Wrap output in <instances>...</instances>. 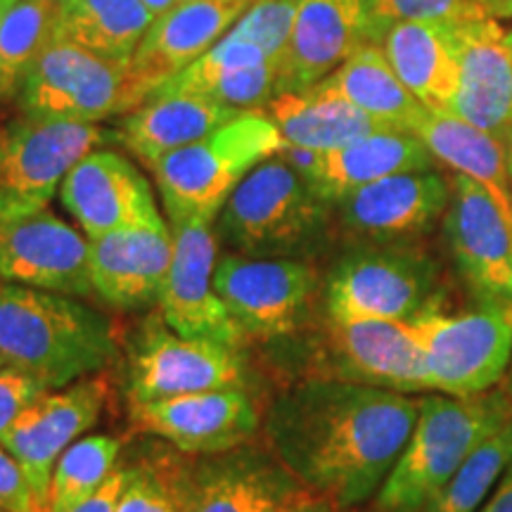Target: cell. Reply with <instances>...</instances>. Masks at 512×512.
I'll list each match as a JSON object with an SVG mask.
<instances>
[{
	"label": "cell",
	"instance_id": "1",
	"mask_svg": "<svg viewBox=\"0 0 512 512\" xmlns=\"http://www.w3.org/2000/svg\"><path fill=\"white\" fill-rule=\"evenodd\" d=\"M420 413L413 394L342 380H304L266 413L275 458L309 494L354 508L380 491Z\"/></svg>",
	"mask_w": 512,
	"mask_h": 512
},
{
	"label": "cell",
	"instance_id": "2",
	"mask_svg": "<svg viewBox=\"0 0 512 512\" xmlns=\"http://www.w3.org/2000/svg\"><path fill=\"white\" fill-rule=\"evenodd\" d=\"M0 356L53 392L110 366L117 342L110 320L67 294L0 283Z\"/></svg>",
	"mask_w": 512,
	"mask_h": 512
},
{
	"label": "cell",
	"instance_id": "3",
	"mask_svg": "<svg viewBox=\"0 0 512 512\" xmlns=\"http://www.w3.org/2000/svg\"><path fill=\"white\" fill-rule=\"evenodd\" d=\"M512 420L505 389L422 396L411 439L377 491L373 512H425L475 448Z\"/></svg>",
	"mask_w": 512,
	"mask_h": 512
},
{
	"label": "cell",
	"instance_id": "4",
	"mask_svg": "<svg viewBox=\"0 0 512 512\" xmlns=\"http://www.w3.org/2000/svg\"><path fill=\"white\" fill-rule=\"evenodd\" d=\"M283 147L278 126L264 110H254L157 159L150 169L171 223L214 221L242 178Z\"/></svg>",
	"mask_w": 512,
	"mask_h": 512
},
{
	"label": "cell",
	"instance_id": "5",
	"mask_svg": "<svg viewBox=\"0 0 512 512\" xmlns=\"http://www.w3.org/2000/svg\"><path fill=\"white\" fill-rule=\"evenodd\" d=\"M330 200L280 157L261 162L230 192L219 235L240 254L278 259L299 252L328 226Z\"/></svg>",
	"mask_w": 512,
	"mask_h": 512
},
{
	"label": "cell",
	"instance_id": "6",
	"mask_svg": "<svg viewBox=\"0 0 512 512\" xmlns=\"http://www.w3.org/2000/svg\"><path fill=\"white\" fill-rule=\"evenodd\" d=\"M432 306H439L437 261L399 242L354 249L337 261L325 283V311L332 320L408 323Z\"/></svg>",
	"mask_w": 512,
	"mask_h": 512
},
{
	"label": "cell",
	"instance_id": "7",
	"mask_svg": "<svg viewBox=\"0 0 512 512\" xmlns=\"http://www.w3.org/2000/svg\"><path fill=\"white\" fill-rule=\"evenodd\" d=\"M430 373L432 392L475 396L503 380L512 358V302L444 313L441 306L408 320Z\"/></svg>",
	"mask_w": 512,
	"mask_h": 512
},
{
	"label": "cell",
	"instance_id": "8",
	"mask_svg": "<svg viewBox=\"0 0 512 512\" xmlns=\"http://www.w3.org/2000/svg\"><path fill=\"white\" fill-rule=\"evenodd\" d=\"M27 117L95 121L140 107L131 62H114L64 38H53L31 64L22 83Z\"/></svg>",
	"mask_w": 512,
	"mask_h": 512
},
{
	"label": "cell",
	"instance_id": "9",
	"mask_svg": "<svg viewBox=\"0 0 512 512\" xmlns=\"http://www.w3.org/2000/svg\"><path fill=\"white\" fill-rule=\"evenodd\" d=\"M95 124L27 117L0 131V219L46 209L69 171L100 145Z\"/></svg>",
	"mask_w": 512,
	"mask_h": 512
},
{
	"label": "cell",
	"instance_id": "10",
	"mask_svg": "<svg viewBox=\"0 0 512 512\" xmlns=\"http://www.w3.org/2000/svg\"><path fill=\"white\" fill-rule=\"evenodd\" d=\"M311 380H342L399 394L432 392L425 356L399 320H325Z\"/></svg>",
	"mask_w": 512,
	"mask_h": 512
},
{
	"label": "cell",
	"instance_id": "11",
	"mask_svg": "<svg viewBox=\"0 0 512 512\" xmlns=\"http://www.w3.org/2000/svg\"><path fill=\"white\" fill-rule=\"evenodd\" d=\"M214 285L247 339H278L302 328L318 285L306 261L226 254L216 261Z\"/></svg>",
	"mask_w": 512,
	"mask_h": 512
},
{
	"label": "cell",
	"instance_id": "12",
	"mask_svg": "<svg viewBox=\"0 0 512 512\" xmlns=\"http://www.w3.org/2000/svg\"><path fill=\"white\" fill-rule=\"evenodd\" d=\"M247 387V358L240 349L174 330H147L128 358V403Z\"/></svg>",
	"mask_w": 512,
	"mask_h": 512
},
{
	"label": "cell",
	"instance_id": "13",
	"mask_svg": "<svg viewBox=\"0 0 512 512\" xmlns=\"http://www.w3.org/2000/svg\"><path fill=\"white\" fill-rule=\"evenodd\" d=\"M128 420L138 434L157 437L188 456H216L247 446L261 425L247 387L128 403Z\"/></svg>",
	"mask_w": 512,
	"mask_h": 512
},
{
	"label": "cell",
	"instance_id": "14",
	"mask_svg": "<svg viewBox=\"0 0 512 512\" xmlns=\"http://www.w3.org/2000/svg\"><path fill=\"white\" fill-rule=\"evenodd\" d=\"M0 280L88 297L93 294L91 240L48 207L0 219Z\"/></svg>",
	"mask_w": 512,
	"mask_h": 512
},
{
	"label": "cell",
	"instance_id": "15",
	"mask_svg": "<svg viewBox=\"0 0 512 512\" xmlns=\"http://www.w3.org/2000/svg\"><path fill=\"white\" fill-rule=\"evenodd\" d=\"M214 221H174V259L166 273L159 306L164 323L178 335L211 339L240 349L245 332L230 316L214 285L216 235Z\"/></svg>",
	"mask_w": 512,
	"mask_h": 512
},
{
	"label": "cell",
	"instance_id": "16",
	"mask_svg": "<svg viewBox=\"0 0 512 512\" xmlns=\"http://www.w3.org/2000/svg\"><path fill=\"white\" fill-rule=\"evenodd\" d=\"M107 399L105 377H83L36 399L0 441L24 470L43 512L57 460L100 420Z\"/></svg>",
	"mask_w": 512,
	"mask_h": 512
},
{
	"label": "cell",
	"instance_id": "17",
	"mask_svg": "<svg viewBox=\"0 0 512 512\" xmlns=\"http://www.w3.org/2000/svg\"><path fill=\"white\" fill-rule=\"evenodd\" d=\"M444 233L460 278L479 304L512 302V226L484 185L456 174Z\"/></svg>",
	"mask_w": 512,
	"mask_h": 512
},
{
	"label": "cell",
	"instance_id": "18",
	"mask_svg": "<svg viewBox=\"0 0 512 512\" xmlns=\"http://www.w3.org/2000/svg\"><path fill=\"white\" fill-rule=\"evenodd\" d=\"M380 34L366 0H302L280 55V93L309 91Z\"/></svg>",
	"mask_w": 512,
	"mask_h": 512
},
{
	"label": "cell",
	"instance_id": "19",
	"mask_svg": "<svg viewBox=\"0 0 512 512\" xmlns=\"http://www.w3.org/2000/svg\"><path fill=\"white\" fill-rule=\"evenodd\" d=\"M444 29L460 64V91L448 112L484 128L512 152V55L505 41L508 31L494 17L444 24Z\"/></svg>",
	"mask_w": 512,
	"mask_h": 512
},
{
	"label": "cell",
	"instance_id": "20",
	"mask_svg": "<svg viewBox=\"0 0 512 512\" xmlns=\"http://www.w3.org/2000/svg\"><path fill=\"white\" fill-rule=\"evenodd\" d=\"M451 185L434 169L406 171L363 185L342 200L337 214L349 235L370 242H401L427 233L446 214Z\"/></svg>",
	"mask_w": 512,
	"mask_h": 512
},
{
	"label": "cell",
	"instance_id": "21",
	"mask_svg": "<svg viewBox=\"0 0 512 512\" xmlns=\"http://www.w3.org/2000/svg\"><path fill=\"white\" fill-rule=\"evenodd\" d=\"M60 202L88 240L164 219L145 176L110 150L88 152L69 171L60 185Z\"/></svg>",
	"mask_w": 512,
	"mask_h": 512
},
{
	"label": "cell",
	"instance_id": "22",
	"mask_svg": "<svg viewBox=\"0 0 512 512\" xmlns=\"http://www.w3.org/2000/svg\"><path fill=\"white\" fill-rule=\"evenodd\" d=\"M256 0H185L155 19L131 57L140 107L162 83L216 46Z\"/></svg>",
	"mask_w": 512,
	"mask_h": 512
},
{
	"label": "cell",
	"instance_id": "23",
	"mask_svg": "<svg viewBox=\"0 0 512 512\" xmlns=\"http://www.w3.org/2000/svg\"><path fill=\"white\" fill-rule=\"evenodd\" d=\"M309 496L273 453L252 446L195 463V512H287Z\"/></svg>",
	"mask_w": 512,
	"mask_h": 512
},
{
	"label": "cell",
	"instance_id": "24",
	"mask_svg": "<svg viewBox=\"0 0 512 512\" xmlns=\"http://www.w3.org/2000/svg\"><path fill=\"white\" fill-rule=\"evenodd\" d=\"M174 259V233L164 219L91 240L93 294L119 309L159 302Z\"/></svg>",
	"mask_w": 512,
	"mask_h": 512
},
{
	"label": "cell",
	"instance_id": "25",
	"mask_svg": "<svg viewBox=\"0 0 512 512\" xmlns=\"http://www.w3.org/2000/svg\"><path fill=\"white\" fill-rule=\"evenodd\" d=\"M411 133L422 140L434 159L456 169V174L484 185L505 219L512 221L510 152L501 140L460 119L458 114L430 107L418 114Z\"/></svg>",
	"mask_w": 512,
	"mask_h": 512
},
{
	"label": "cell",
	"instance_id": "26",
	"mask_svg": "<svg viewBox=\"0 0 512 512\" xmlns=\"http://www.w3.org/2000/svg\"><path fill=\"white\" fill-rule=\"evenodd\" d=\"M434 157L422 140L403 128L370 133L332 152H318L309 181L335 204L344 195L382 178L432 169Z\"/></svg>",
	"mask_w": 512,
	"mask_h": 512
},
{
	"label": "cell",
	"instance_id": "27",
	"mask_svg": "<svg viewBox=\"0 0 512 512\" xmlns=\"http://www.w3.org/2000/svg\"><path fill=\"white\" fill-rule=\"evenodd\" d=\"M403 86L430 110H451L460 91V64L444 24L392 22L380 43Z\"/></svg>",
	"mask_w": 512,
	"mask_h": 512
},
{
	"label": "cell",
	"instance_id": "28",
	"mask_svg": "<svg viewBox=\"0 0 512 512\" xmlns=\"http://www.w3.org/2000/svg\"><path fill=\"white\" fill-rule=\"evenodd\" d=\"M238 110L200 93H174L147 100L131 112L121 128V138L138 159L150 166L169 152L188 147L228 121L238 119Z\"/></svg>",
	"mask_w": 512,
	"mask_h": 512
},
{
	"label": "cell",
	"instance_id": "29",
	"mask_svg": "<svg viewBox=\"0 0 512 512\" xmlns=\"http://www.w3.org/2000/svg\"><path fill=\"white\" fill-rule=\"evenodd\" d=\"M264 112L278 126L285 145L311 152L339 150L370 133L394 128L347 100L313 91L275 95Z\"/></svg>",
	"mask_w": 512,
	"mask_h": 512
},
{
	"label": "cell",
	"instance_id": "30",
	"mask_svg": "<svg viewBox=\"0 0 512 512\" xmlns=\"http://www.w3.org/2000/svg\"><path fill=\"white\" fill-rule=\"evenodd\" d=\"M313 93L342 98L384 124L411 131L425 105L403 86L377 43H366L323 81L309 88Z\"/></svg>",
	"mask_w": 512,
	"mask_h": 512
},
{
	"label": "cell",
	"instance_id": "31",
	"mask_svg": "<svg viewBox=\"0 0 512 512\" xmlns=\"http://www.w3.org/2000/svg\"><path fill=\"white\" fill-rule=\"evenodd\" d=\"M155 17L140 0H72L60 5L53 38L114 62H131Z\"/></svg>",
	"mask_w": 512,
	"mask_h": 512
},
{
	"label": "cell",
	"instance_id": "32",
	"mask_svg": "<svg viewBox=\"0 0 512 512\" xmlns=\"http://www.w3.org/2000/svg\"><path fill=\"white\" fill-rule=\"evenodd\" d=\"M174 446L152 444L124 463L117 512H195V460Z\"/></svg>",
	"mask_w": 512,
	"mask_h": 512
},
{
	"label": "cell",
	"instance_id": "33",
	"mask_svg": "<svg viewBox=\"0 0 512 512\" xmlns=\"http://www.w3.org/2000/svg\"><path fill=\"white\" fill-rule=\"evenodd\" d=\"M60 5L53 0H17L0 24V98L22 91L31 64L53 41Z\"/></svg>",
	"mask_w": 512,
	"mask_h": 512
},
{
	"label": "cell",
	"instance_id": "34",
	"mask_svg": "<svg viewBox=\"0 0 512 512\" xmlns=\"http://www.w3.org/2000/svg\"><path fill=\"white\" fill-rule=\"evenodd\" d=\"M121 441L91 434L74 441L57 460L48 491V512H64L91 496L119 467Z\"/></svg>",
	"mask_w": 512,
	"mask_h": 512
},
{
	"label": "cell",
	"instance_id": "35",
	"mask_svg": "<svg viewBox=\"0 0 512 512\" xmlns=\"http://www.w3.org/2000/svg\"><path fill=\"white\" fill-rule=\"evenodd\" d=\"M512 460V420L467 456L425 512H477Z\"/></svg>",
	"mask_w": 512,
	"mask_h": 512
},
{
	"label": "cell",
	"instance_id": "36",
	"mask_svg": "<svg viewBox=\"0 0 512 512\" xmlns=\"http://www.w3.org/2000/svg\"><path fill=\"white\" fill-rule=\"evenodd\" d=\"M366 3L382 31L392 22L456 24L486 17L482 0H366Z\"/></svg>",
	"mask_w": 512,
	"mask_h": 512
},
{
	"label": "cell",
	"instance_id": "37",
	"mask_svg": "<svg viewBox=\"0 0 512 512\" xmlns=\"http://www.w3.org/2000/svg\"><path fill=\"white\" fill-rule=\"evenodd\" d=\"M48 389L22 370L3 366L0 368V441L19 415H22L36 399H41Z\"/></svg>",
	"mask_w": 512,
	"mask_h": 512
},
{
	"label": "cell",
	"instance_id": "38",
	"mask_svg": "<svg viewBox=\"0 0 512 512\" xmlns=\"http://www.w3.org/2000/svg\"><path fill=\"white\" fill-rule=\"evenodd\" d=\"M0 510L3 512H43L27 475L10 451L0 444Z\"/></svg>",
	"mask_w": 512,
	"mask_h": 512
},
{
	"label": "cell",
	"instance_id": "39",
	"mask_svg": "<svg viewBox=\"0 0 512 512\" xmlns=\"http://www.w3.org/2000/svg\"><path fill=\"white\" fill-rule=\"evenodd\" d=\"M124 479V463H119L117 470L112 472L110 479H107L98 491H93L91 496H86L83 501L72 505V508L64 512H117L121 491H124Z\"/></svg>",
	"mask_w": 512,
	"mask_h": 512
},
{
	"label": "cell",
	"instance_id": "40",
	"mask_svg": "<svg viewBox=\"0 0 512 512\" xmlns=\"http://www.w3.org/2000/svg\"><path fill=\"white\" fill-rule=\"evenodd\" d=\"M477 512H512V460L510 465L505 467L494 494H491L489 501H484V505Z\"/></svg>",
	"mask_w": 512,
	"mask_h": 512
},
{
	"label": "cell",
	"instance_id": "41",
	"mask_svg": "<svg viewBox=\"0 0 512 512\" xmlns=\"http://www.w3.org/2000/svg\"><path fill=\"white\" fill-rule=\"evenodd\" d=\"M287 512H339V508H335V505L328 501H323V498L309 496L304 498V501H299L297 505H292Z\"/></svg>",
	"mask_w": 512,
	"mask_h": 512
},
{
	"label": "cell",
	"instance_id": "42",
	"mask_svg": "<svg viewBox=\"0 0 512 512\" xmlns=\"http://www.w3.org/2000/svg\"><path fill=\"white\" fill-rule=\"evenodd\" d=\"M486 17L512 19V0H482Z\"/></svg>",
	"mask_w": 512,
	"mask_h": 512
},
{
	"label": "cell",
	"instance_id": "43",
	"mask_svg": "<svg viewBox=\"0 0 512 512\" xmlns=\"http://www.w3.org/2000/svg\"><path fill=\"white\" fill-rule=\"evenodd\" d=\"M140 3H143L145 8L150 10V15H152V17L159 19V17H164L166 12L174 10L176 5L181 3V0H140Z\"/></svg>",
	"mask_w": 512,
	"mask_h": 512
},
{
	"label": "cell",
	"instance_id": "44",
	"mask_svg": "<svg viewBox=\"0 0 512 512\" xmlns=\"http://www.w3.org/2000/svg\"><path fill=\"white\" fill-rule=\"evenodd\" d=\"M17 0H0V24H3V19L8 12L12 10V5H15Z\"/></svg>",
	"mask_w": 512,
	"mask_h": 512
},
{
	"label": "cell",
	"instance_id": "45",
	"mask_svg": "<svg viewBox=\"0 0 512 512\" xmlns=\"http://www.w3.org/2000/svg\"><path fill=\"white\" fill-rule=\"evenodd\" d=\"M505 392H508V396L512 399V358H510V366H508V375H505Z\"/></svg>",
	"mask_w": 512,
	"mask_h": 512
},
{
	"label": "cell",
	"instance_id": "46",
	"mask_svg": "<svg viewBox=\"0 0 512 512\" xmlns=\"http://www.w3.org/2000/svg\"><path fill=\"white\" fill-rule=\"evenodd\" d=\"M505 41H508V48H510V55H512V29L508 31V36H505Z\"/></svg>",
	"mask_w": 512,
	"mask_h": 512
},
{
	"label": "cell",
	"instance_id": "47",
	"mask_svg": "<svg viewBox=\"0 0 512 512\" xmlns=\"http://www.w3.org/2000/svg\"><path fill=\"white\" fill-rule=\"evenodd\" d=\"M55 5H67V3H72V0H53Z\"/></svg>",
	"mask_w": 512,
	"mask_h": 512
},
{
	"label": "cell",
	"instance_id": "48",
	"mask_svg": "<svg viewBox=\"0 0 512 512\" xmlns=\"http://www.w3.org/2000/svg\"><path fill=\"white\" fill-rule=\"evenodd\" d=\"M5 366V361H3V356H0V368H3Z\"/></svg>",
	"mask_w": 512,
	"mask_h": 512
},
{
	"label": "cell",
	"instance_id": "49",
	"mask_svg": "<svg viewBox=\"0 0 512 512\" xmlns=\"http://www.w3.org/2000/svg\"><path fill=\"white\" fill-rule=\"evenodd\" d=\"M510 176H512V159H510Z\"/></svg>",
	"mask_w": 512,
	"mask_h": 512
},
{
	"label": "cell",
	"instance_id": "50",
	"mask_svg": "<svg viewBox=\"0 0 512 512\" xmlns=\"http://www.w3.org/2000/svg\"><path fill=\"white\" fill-rule=\"evenodd\" d=\"M181 3H185V0H181Z\"/></svg>",
	"mask_w": 512,
	"mask_h": 512
},
{
	"label": "cell",
	"instance_id": "51",
	"mask_svg": "<svg viewBox=\"0 0 512 512\" xmlns=\"http://www.w3.org/2000/svg\"><path fill=\"white\" fill-rule=\"evenodd\" d=\"M510 226H512V221H510Z\"/></svg>",
	"mask_w": 512,
	"mask_h": 512
},
{
	"label": "cell",
	"instance_id": "52",
	"mask_svg": "<svg viewBox=\"0 0 512 512\" xmlns=\"http://www.w3.org/2000/svg\"><path fill=\"white\" fill-rule=\"evenodd\" d=\"M0 512H3V510H0Z\"/></svg>",
	"mask_w": 512,
	"mask_h": 512
}]
</instances>
